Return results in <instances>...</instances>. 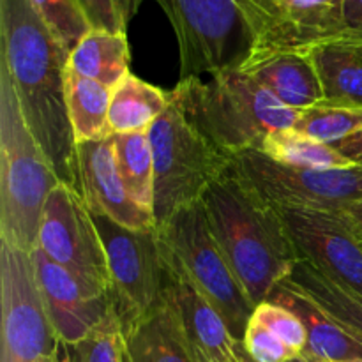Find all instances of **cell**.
I'll return each instance as SVG.
<instances>
[{"label": "cell", "mask_w": 362, "mask_h": 362, "mask_svg": "<svg viewBox=\"0 0 362 362\" xmlns=\"http://www.w3.org/2000/svg\"><path fill=\"white\" fill-rule=\"evenodd\" d=\"M0 66L21 113L60 182L81 194L76 141L66 101L69 49L53 35L30 0H0Z\"/></svg>", "instance_id": "1"}, {"label": "cell", "mask_w": 362, "mask_h": 362, "mask_svg": "<svg viewBox=\"0 0 362 362\" xmlns=\"http://www.w3.org/2000/svg\"><path fill=\"white\" fill-rule=\"evenodd\" d=\"M209 226L246 296L257 308L299 262L278 207L233 168L200 198Z\"/></svg>", "instance_id": "2"}, {"label": "cell", "mask_w": 362, "mask_h": 362, "mask_svg": "<svg viewBox=\"0 0 362 362\" xmlns=\"http://www.w3.org/2000/svg\"><path fill=\"white\" fill-rule=\"evenodd\" d=\"M168 99L187 120L228 156L260 148L274 131L290 129L300 112L283 105L240 69L184 78Z\"/></svg>", "instance_id": "3"}, {"label": "cell", "mask_w": 362, "mask_h": 362, "mask_svg": "<svg viewBox=\"0 0 362 362\" xmlns=\"http://www.w3.org/2000/svg\"><path fill=\"white\" fill-rule=\"evenodd\" d=\"M59 182L25 122L13 80L0 66V240L30 255L46 200Z\"/></svg>", "instance_id": "4"}, {"label": "cell", "mask_w": 362, "mask_h": 362, "mask_svg": "<svg viewBox=\"0 0 362 362\" xmlns=\"http://www.w3.org/2000/svg\"><path fill=\"white\" fill-rule=\"evenodd\" d=\"M147 133L154 158V218L159 226L200 200L232 168L233 158L205 138L170 99Z\"/></svg>", "instance_id": "5"}, {"label": "cell", "mask_w": 362, "mask_h": 362, "mask_svg": "<svg viewBox=\"0 0 362 362\" xmlns=\"http://www.w3.org/2000/svg\"><path fill=\"white\" fill-rule=\"evenodd\" d=\"M184 272L225 320L230 334L243 341L255 306L230 269L205 216L202 202L186 205L156 226Z\"/></svg>", "instance_id": "6"}, {"label": "cell", "mask_w": 362, "mask_h": 362, "mask_svg": "<svg viewBox=\"0 0 362 362\" xmlns=\"http://www.w3.org/2000/svg\"><path fill=\"white\" fill-rule=\"evenodd\" d=\"M175 30L180 80L239 69L253 39L235 0H156Z\"/></svg>", "instance_id": "7"}, {"label": "cell", "mask_w": 362, "mask_h": 362, "mask_svg": "<svg viewBox=\"0 0 362 362\" xmlns=\"http://www.w3.org/2000/svg\"><path fill=\"white\" fill-rule=\"evenodd\" d=\"M108 264L110 290L122 327L165 304V264L154 230H131L106 216L92 214Z\"/></svg>", "instance_id": "8"}, {"label": "cell", "mask_w": 362, "mask_h": 362, "mask_svg": "<svg viewBox=\"0 0 362 362\" xmlns=\"http://www.w3.org/2000/svg\"><path fill=\"white\" fill-rule=\"evenodd\" d=\"M233 172L276 207L339 212L362 200V166L306 170L283 165L260 148L233 158Z\"/></svg>", "instance_id": "9"}, {"label": "cell", "mask_w": 362, "mask_h": 362, "mask_svg": "<svg viewBox=\"0 0 362 362\" xmlns=\"http://www.w3.org/2000/svg\"><path fill=\"white\" fill-rule=\"evenodd\" d=\"M0 362H52L60 343L39 296L30 255L0 240Z\"/></svg>", "instance_id": "10"}, {"label": "cell", "mask_w": 362, "mask_h": 362, "mask_svg": "<svg viewBox=\"0 0 362 362\" xmlns=\"http://www.w3.org/2000/svg\"><path fill=\"white\" fill-rule=\"evenodd\" d=\"M343 0H235L253 39L251 53H303L329 42H350Z\"/></svg>", "instance_id": "11"}, {"label": "cell", "mask_w": 362, "mask_h": 362, "mask_svg": "<svg viewBox=\"0 0 362 362\" xmlns=\"http://www.w3.org/2000/svg\"><path fill=\"white\" fill-rule=\"evenodd\" d=\"M35 247L78 278L110 290L105 246L94 216L83 197L67 184L59 182L49 193Z\"/></svg>", "instance_id": "12"}, {"label": "cell", "mask_w": 362, "mask_h": 362, "mask_svg": "<svg viewBox=\"0 0 362 362\" xmlns=\"http://www.w3.org/2000/svg\"><path fill=\"white\" fill-rule=\"evenodd\" d=\"M30 262L42 306L62 345L85 339L115 311L110 290L78 278L39 247Z\"/></svg>", "instance_id": "13"}, {"label": "cell", "mask_w": 362, "mask_h": 362, "mask_svg": "<svg viewBox=\"0 0 362 362\" xmlns=\"http://www.w3.org/2000/svg\"><path fill=\"white\" fill-rule=\"evenodd\" d=\"M299 260L362 296V250L339 212L278 207Z\"/></svg>", "instance_id": "14"}, {"label": "cell", "mask_w": 362, "mask_h": 362, "mask_svg": "<svg viewBox=\"0 0 362 362\" xmlns=\"http://www.w3.org/2000/svg\"><path fill=\"white\" fill-rule=\"evenodd\" d=\"M159 244L165 264L163 300L194 362H240V341L230 334L221 315L191 283L172 250L161 239Z\"/></svg>", "instance_id": "15"}, {"label": "cell", "mask_w": 362, "mask_h": 362, "mask_svg": "<svg viewBox=\"0 0 362 362\" xmlns=\"http://www.w3.org/2000/svg\"><path fill=\"white\" fill-rule=\"evenodd\" d=\"M81 197L92 214L106 216L131 230H154V212L131 198L120 179L112 136L76 145Z\"/></svg>", "instance_id": "16"}, {"label": "cell", "mask_w": 362, "mask_h": 362, "mask_svg": "<svg viewBox=\"0 0 362 362\" xmlns=\"http://www.w3.org/2000/svg\"><path fill=\"white\" fill-rule=\"evenodd\" d=\"M239 69L267 88L283 105L297 112L317 106L324 99L310 55L288 52L251 53Z\"/></svg>", "instance_id": "17"}, {"label": "cell", "mask_w": 362, "mask_h": 362, "mask_svg": "<svg viewBox=\"0 0 362 362\" xmlns=\"http://www.w3.org/2000/svg\"><path fill=\"white\" fill-rule=\"evenodd\" d=\"M267 300L286 308L300 318L308 334L303 354L324 362L362 361L361 339L285 281L272 290Z\"/></svg>", "instance_id": "18"}, {"label": "cell", "mask_w": 362, "mask_h": 362, "mask_svg": "<svg viewBox=\"0 0 362 362\" xmlns=\"http://www.w3.org/2000/svg\"><path fill=\"white\" fill-rule=\"evenodd\" d=\"M324 99L318 105L362 108V48L350 42H329L311 49Z\"/></svg>", "instance_id": "19"}, {"label": "cell", "mask_w": 362, "mask_h": 362, "mask_svg": "<svg viewBox=\"0 0 362 362\" xmlns=\"http://www.w3.org/2000/svg\"><path fill=\"white\" fill-rule=\"evenodd\" d=\"M122 332L127 362H194L165 304L131 322Z\"/></svg>", "instance_id": "20"}, {"label": "cell", "mask_w": 362, "mask_h": 362, "mask_svg": "<svg viewBox=\"0 0 362 362\" xmlns=\"http://www.w3.org/2000/svg\"><path fill=\"white\" fill-rule=\"evenodd\" d=\"M131 49L127 34L88 30L69 53L67 67L76 74L113 88L129 74Z\"/></svg>", "instance_id": "21"}, {"label": "cell", "mask_w": 362, "mask_h": 362, "mask_svg": "<svg viewBox=\"0 0 362 362\" xmlns=\"http://www.w3.org/2000/svg\"><path fill=\"white\" fill-rule=\"evenodd\" d=\"M283 281L313 300L329 317L362 341V296L343 288L308 262L299 260Z\"/></svg>", "instance_id": "22"}, {"label": "cell", "mask_w": 362, "mask_h": 362, "mask_svg": "<svg viewBox=\"0 0 362 362\" xmlns=\"http://www.w3.org/2000/svg\"><path fill=\"white\" fill-rule=\"evenodd\" d=\"M168 106V92L147 83L129 73L112 88L110 101V133L148 131Z\"/></svg>", "instance_id": "23"}, {"label": "cell", "mask_w": 362, "mask_h": 362, "mask_svg": "<svg viewBox=\"0 0 362 362\" xmlns=\"http://www.w3.org/2000/svg\"><path fill=\"white\" fill-rule=\"evenodd\" d=\"M66 101L76 145L112 136L108 122L112 88L90 78L80 76L67 67Z\"/></svg>", "instance_id": "24"}, {"label": "cell", "mask_w": 362, "mask_h": 362, "mask_svg": "<svg viewBox=\"0 0 362 362\" xmlns=\"http://www.w3.org/2000/svg\"><path fill=\"white\" fill-rule=\"evenodd\" d=\"M117 168L127 193L154 212V158L147 131L112 134Z\"/></svg>", "instance_id": "25"}, {"label": "cell", "mask_w": 362, "mask_h": 362, "mask_svg": "<svg viewBox=\"0 0 362 362\" xmlns=\"http://www.w3.org/2000/svg\"><path fill=\"white\" fill-rule=\"evenodd\" d=\"M262 151L274 161L296 168L336 170L356 165L332 145H325L306 134L297 133L292 127L269 134L262 145Z\"/></svg>", "instance_id": "26"}, {"label": "cell", "mask_w": 362, "mask_h": 362, "mask_svg": "<svg viewBox=\"0 0 362 362\" xmlns=\"http://www.w3.org/2000/svg\"><path fill=\"white\" fill-rule=\"evenodd\" d=\"M292 129L325 145H336L362 131V108L317 105L303 110Z\"/></svg>", "instance_id": "27"}, {"label": "cell", "mask_w": 362, "mask_h": 362, "mask_svg": "<svg viewBox=\"0 0 362 362\" xmlns=\"http://www.w3.org/2000/svg\"><path fill=\"white\" fill-rule=\"evenodd\" d=\"M60 359L64 362H126V339L115 311L85 339L60 346Z\"/></svg>", "instance_id": "28"}, {"label": "cell", "mask_w": 362, "mask_h": 362, "mask_svg": "<svg viewBox=\"0 0 362 362\" xmlns=\"http://www.w3.org/2000/svg\"><path fill=\"white\" fill-rule=\"evenodd\" d=\"M30 4L69 52H73L74 46L90 30L76 0H30Z\"/></svg>", "instance_id": "29"}, {"label": "cell", "mask_w": 362, "mask_h": 362, "mask_svg": "<svg viewBox=\"0 0 362 362\" xmlns=\"http://www.w3.org/2000/svg\"><path fill=\"white\" fill-rule=\"evenodd\" d=\"M90 30L127 34V25L136 16L144 0H76Z\"/></svg>", "instance_id": "30"}, {"label": "cell", "mask_w": 362, "mask_h": 362, "mask_svg": "<svg viewBox=\"0 0 362 362\" xmlns=\"http://www.w3.org/2000/svg\"><path fill=\"white\" fill-rule=\"evenodd\" d=\"M253 318H257L265 327L271 329L283 343H286L297 354L304 352L308 343V334L304 324L296 313H292L286 308L265 300V303L258 304L255 308Z\"/></svg>", "instance_id": "31"}, {"label": "cell", "mask_w": 362, "mask_h": 362, "mask_svg": "<svg viewBox=\"0 0 362 362\" xmlns=\"http://www.w3.org/2000/svg\"><path fill=\"white\" fill-rule=\"evenodd\" d=\"M243 345L251 359L257 362H290L300 356L253 317L243 338Z\"/></svg>", "instance_id": "32"}, {"label": "cell", "mask_w": 362, "mask_h": 362, "mask_svg": "<svg viewBox=\"0 0 362 362\" xmlns=\"http://www.w3.org/2000/svg\"><path fill=\"white\" fill-rule=\"evenodd\" d=\"M341 18L350 45L362 48V0H343Z\"/></svg>", "instance_id": "33"}, {"label": "cell", "mask_w": 362, "mask_h": 362, "mask_svg": "<svg viewBox=\"0 0 362 362\" xmlns=\"http://www.w3.org/2000/svg\"><path fill=\"white\" fill-rule=\"evenodd\" d=\"M339 214L343 216V219H345L346 225H349L350 232L356 237L357 244H359L362 250V200L349 204L346 207H343L341 211H339Z\"/></svg>", "instance_id": "34"}, {"label": "cell", "mask_w": 362, "mask_h": 362, "mask_svg": "<svg viewBox=\"0 0 362 362\" xmlns=\"http://www.w3.org/2000/svg\"><path fill=\"white\" fill-rule=\"evenodd\" d=\"M332 147H334L336 151L341 152L343 156H346L352 163L362 166V131L354 134V136L346 138V140L338 141V144L332 145Z\"/></svg>", "instance_id": "35"}, {"label": "cell", "mask_w": 362, "mask_h": 362, "mask_svg": "<svg viewBox=\"0 0 362 362\" xmlns=\"http://www.w3.org/2000/svg\"><path fill=\"white\" fill-rule=\"evenodd\" d=\"M239 356H240V362H257V361H253L250 357V354L246 352V350H244V345H243V341H240V345H239Z\"/></svg>", "instance_id": "36"}, {"label": "cell", "mask_w": 362, "mask_h": 362, "mask_svg": "<svg viewBox=\"0 0 362 362\" xmlns=\"http://www.w3.org/2000/svg\"><path fill=\"white\" fill-rule=\"evenodd\" d=\"M290 362H324V361H318V359H315V357L306 356V354H300L299 357H296V359L290 361Z\"/></svg>", "instance_id": "37"}, {"label": "cell", "mask_w": 362, "mask_h": 362, "mask_svg": "<svg viewBox=\"0 0 362 362\" xmlns=\"http://www.w3.org/2000/svg\"><path fill=\"white\" fill-rule=\"evenodd\" d=\"M52 362H64L62 359H60V352H59V356H57V357H55V359H53Z\"/></svg>", "instance_id": "38"}, {"label": "cell", "mask_w": 362, "mask_h": 362, "mask_svg": "<svg viewBox=\"0 0 362 362\" xmlns=\"http://www.w3.org/2000/svg\"><path fill=\"white\" fill-rule=\"evenodd\" d=\"M350 362H362V361H350Z\"/></svg>", "instance_id": "39"}, {"label": "cell", "mask_w": 362, "mask_h": 362, "mask_svg": "<svg viewBox=\"0 0 362 362\" xmlns=\"http://www.w3.org/2000/svg\"><path fill=\"white\" fill-rule=\"evenodd\" d=\"M76 4H78V2H76Z\"/></svg>", "instance_id": "40"}, {"label": "cell", "mask_w": 362, "mask_h": 362, "mask_svg": "<svg viewBox=\"0 0 362 362\" xmlns=\"http://www.w3.org/2000/svg\"><path fill=\"white\" fill-rule=\"evenodd\" d=\"M126 362H127V361H126Z\"/></svg>", "instance_id": "41"}]
</instances>
